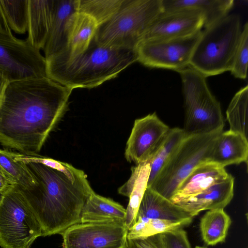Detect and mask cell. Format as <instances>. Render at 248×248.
<instances>
[{
    "instance_id": "6da1fadb",
    "label": "cell",
    "mask_w": 248,
    "mask_h": 248,
    "mask_svg": "<svg viewBox=\"0 0 248 248\" xmlns=\"http://www.w3.org/2000/svg\"><path fill=\"white\" fill-rule=\"evenodd\" d=\"M47 76L10 81L0 106V143L34 155L66 111L72 92Z\"/></svg>"
},
{
    "instance_id": "7a4b0ae2",
    "label": "cell",
    "mask_w": 248,
    "mask_h": 248,
    "mask_svg": "<svg viewBox=\"0 0 248 248\" xmlns=\"http://www.w3.org/2000/svg\"><path fill=\"white\" fill-rule=\"evenodd\" d=\"M27 165L39 183L27 200L42 230L43 236L62 234L80 223L83 208L94 192L85 172L72 165L38 154L14 153Z\"/></svg>"
},
{
    "instance_id": "3957f363",
    "label": "cell",
    "mask_w": 248,
    "mask_h": 248,
    "mask_svg": "<svg viewBox=\"0 0 248 248\" xmlns=\"http://www.w3.org/2000/svg\"><path fill=\"white\" fill-rule=\"evenodd\" d=\"M137 61L136 49L102 46L93 38L79 54L65 51L46 60V72L49 78L72 90L92 88L115 78Z\"/></svg>"
},
{
    "instance_id": "277c9868",
    "label": "cell",
    "mask_w": 248,
    "mask_h": 248,
    "mask_svg": "<svg viewBox=\"0 0 248 248\" xmlns=\"http://www.w3.org/2000/svg\"><path fill=\"white\" fill-rule=\"evenodd\" d=\"M242 31L240 17L235 14H228L205 28L189 66L206 78L230 71Z\"/></svg>"
},
{
    "instance_id": "5b68a950",
    "label": "cell",
    "mask_w": 248,
    "mask_h": 248,
    "mask_svg": "<svg viewBox=\"0 0 248 248\" xmlns=\"http://www.w3.org/2000/svg\"><path fill=\"white\" fill-rule=\"evenodd\" d=\"M162 12V0H125L94 37L100 45L136 49L155 19Z\"/></svg>"
},
{
    "instance_id": "8992f818",
    "label": "cell",
    "mask_w": 248,
    "mask_h": 248,
    "mask_svg": "<svg viewBox=\"0 0 248 248\" xmlns=\"http://www.w3.org/2000/svg\"><path fill=\"white\" fill-rule=\"evenodd\" d=\"M182 83L186 136L223 130L224 119L220 104L210 91L206 78L190 66L177 72Z\"/></svg>"
},
{
    "instance_id": "52a82bcc",
    "label": "cell",
    "mask_w": 248,
    "mask_h": 248,
    "mask_svg": "<svg viewBox=\"0 0 248 248\" xmlns=\"http://www.w3.org/2000/svg\"><path fill=\"white\" fill-rule=\"evenodd\" d=\"M222 131L219 130L186 136L148 187L170 200L184 179L196 167L208 162L215 143Z\"/></svg>"
},
{
    "instance_id": "ba28073f",
    "label": "cell",
    "mask_w": 248,
    "mask_h": 248,
    "mask_svg": "<svg viewBox=\"0 0 248 248\" xmlns=\"http://www.w3.org/2000/svg\"><path fill=\"white\" fill-rule=\"evenodd\" d=\"M42 228L24 192L16 185L0 198V247L30 248Z\"/></svg>"
},
{
    "instance_id": "9c48e42d",
    "label": "cell",
    "mask_w": 248,
    "mask_h": 248,
    "mask_svg": "<svg viewBox=\"0 0 248 248\" xmlns=\"http://www.w3.org/2000/svg\"><path fill=\"white\" fill-rule=\"evenodd\" d=\"M0 71L10 81L47 76L46 60L28 41L0 30Z\"/></svg>"
},
{
    "instance_id": "30bf717a",
    "label": "cell",
    "mask_w": 248,
    "mask_h": 248,
    "mask_svg": "<svg viewBox=\"0 0 248 248\" xmlns=\"http://www.w3.org/2000/svg\"><path fill=\"white\" fill-rule=\"evenodd\" d=\"M202 32V30L184 37L142 41L136 48L137 61L148 67L178 72L189 66Z\"/></svg>"
},
{
    "instance_id": "8fae6325",
    "label": "cell",
    "mask_w": 248,
    "mask_h": 248,
    "mask_svg": "<svg viewBox=\"0 0 248 248\" xmlns=\"http://www.w3.org/2000/svg\"><path fill=\"white\" fill-rule=\"evenodd\" d=\"M124 223H78L61 234L63 248H126Z\"/></svg>"
},
{
    "instance_id": "7c38bea8",
    "label": "cell",
    "mask_w": 248,
    "mask_h": 248,
    "mask_svg": "<svg viewBox=\"0 0 248 248\" xmlns=\"http://www.w3.org/2000/svg\"><path fill=\"white\" fill-rule=\"evenodd\" d=\"M170 129L155 112L136 119L126 145L127 161L136 165L148 162Z\"/></svg>"
},
{
    "instance_id": "4fadbf2b",
    "label": "cell",
    "mask_w": 248,
    "mask_h": 248,
    "mask_svg": "<svg viewBox=\"0 0 248 248\" xmlns=\"http://www.w3.org/2000/svg\"><path fill=\"white\" fill-rule=\"evenodd\" d=\"M204 24L203 15L196 11L162 12L153 22L141 42L188 36L202 31Z\"/></svg>"
},
{
    "instance_id": "5bb4252c",
    "label": "cell",
    "mask_w": 248,
    "mask_h": 248,
    "mask_svg": "<svg viewBox=\"0 0 248 248\" xmlns=\"http://www.w3.org/2000/svg\"><path fill=\"white\" fill-rule=\"evenodd\" d=\"M231 175L225 168L215 163L210 162L202 163L180 183L170 201L175 204L227 179Z\"/></svg>"
},
{
    "instance_id": "9a60e30c",
    "label": "cell",
    "mask_w": 248,
    "mask_h": 248,
    "mask_svg": "<svg viewBox=\"0 0 248 248\" xmlns=\"http://www.w3.org/2000/svg\"><path fill=\"white\" fill-rule=\"evenodd\" d=\"M234 177L217 183L199 194L175 203L194 217L201 212L224 209L231 202L234 195Z\"/></svg>"
},
{
    "instance_id": "2e32d148",
    "label": "cell",
    "mask_w": 248,
    "mask_h": 248,
    "mask_svg": "<svg viewBox=\"0 0 248 248\" xmlns=\"http://www.w3.org/2000/svg\"><path fill=\"white\" fill-rule=\"evenodd\" d=\"M56 0H29L28 42L44 49L53 20Z\"/></svg>"
},
{
    "instance_id": "e0dca14e",
    "label": "cell",
    "mask_w": 248,
    "mask_h": 248,
    "mask_svg": "<svg viewBox=\"0 0 248 248\" xmlns=\"http://www.w3.org/2000/svg\"><path fill=\"white\" fill-rule=\"evenodd\" d=\"M248 141L243 135L229 130L218 137L208 162L220 167L248 163Z\"/></svg>"
},
{
    "instance_id": "ac0fdd59",
    "label": "cell",
    "mask_w": 248,
    "mask_h": 248,
    "mask_svg": "<svg viewBox=\"0 0 248 248\" xmlns=\"http://www.w3.org/2000/svg\"><path fill=\"white\" fill-rule=\"evenodd\" d=\"M139 218L192 222L193 217L178 205L147 187L135 219Z\"/></svg>"
},
{
    "instance_id": "d6986e66",
    "label": "cell",
    "mask_w": 248,
    "mask_h": 248,
    "mask_svg": "<svg viewBox=\"0 0 248 248\" xmlns=\"http://www.w3.org/2000/svg\"><path fill=\"white\" fill-rule=\"evenodd\" d=\"M76 11V0H56L51 27L43 49L46 60L67 50V23Z\"/></svg>"
},
{
    "instance_id": "ffe728a7",
    "label": "cell",
    "mask_w": 248,
    "mask_h": 248,
    "mask_svg": "<svg viewBox=\"0 0 248 248\" xmlns=\"http://www.w3.org/2000/svg\"><path fill=\"white\" fill-rule=\"evenodd\" d=\"M234 2L233 0H162V12L198 11L203 15L206 28L228 15Z\"/></svg>"
},
{
    "instance_id": "44dd1931",
    "label": "cell",
    "mask_w": 248,
    "mask_h": 248,
    "mask_svg": "<svg viewBox=\"0 0 248 248\" xmlns=\"http://www.w3.org/2000/svg\"><path fill=\"white\" fill-rule=\"evenodd\" d=\"M128 180L118 189L119 194L129 198L126 208L125 226L127 230L133 225L140 204L147 187L150 165L149 162L137 165L131 168Z\"/></svg>"
},
{
    "instance_id": "7402d4cb",
    "label": "cell",
    "mask_w": 248,
    "mask_h": 248,
    "mask_svg": "<svg viewBox=\"0 0 248 248\" xmlns=\"http://www.w3.org/2000/svg\"><path fill=\"white\" fill-rule=\"evenodd\" d=\"M99 26L91 16L76 11L70 17L66 26L67 50L71 55L85 51L94 38Z\"/></svg>"
},
{
    "instance_id": "603a6c76",
    "label": "cell",
    "mask_w": 248,
    "mask_h": 248,
    "mask_svg": "<svg viewBox=\"0 0 248 248\" xmlns=\"http://www.w3.org/2000/svg\"><path fill=\"white\" fill-rule=\"evenodd\" d=\"M125 213L120 203L94 192L83 208L80 223H124Z\"/></svg>"
},
{
    "instance_id": "cb8c5ba5",
    "label": "cell",
    "mask_w": 248,
    "mask_h": 248,
    "mask_svg": "<svg viewBox=\"0 0 248 248\" xmlns=\"http://www.w3.org/2000/svg\"><path fill=\"white\" fill-rule=\"evenodd\" d=\"M232 220L224 209L208 210L200 223L202 237L207 246H215L224 242Z\"/></svg>"
},
{
    "instance_id": "d4e9b609",
    "label": "cell",
    "mask_w": 248,
    "mask_h": 248,
    "mask_svg": "<svg viewBox=\"0 0 248 248\" xmlns=\"http://www.w3.org/2000/svg\"><path fill=\"white\" fill-rule=\"evenodd\" d=\"M0 166L26 194L37 190L36 176L26 164L14 159L12 152L0 149Z\"/></svg>"
},
{
    "instance_id": "484cf974",
    "label": "cell",
    "mask_w": 248,
    "mask_h": 248,
    "mask_svg": "<svg viewBox=\"0 0 248 248\" xmlns=\"http://www.w3.org/2000/svg\"><path fill=\"white\" fill-rule=\"evenodd\" d=\"M186 136L183 129L170 128L150 158V171L147 183L149 187L156 178L170 156Z\"/></svg>"
},
{
    "instance_id": "4316f807",
    "label": "cell",
    "mask_w": 248,
    "mask_h": 248,
    "mask_svg": "<svg viewBox=\"0 0 248 248\" xmlns=\"http://www.w3.org/2000/svg\"><path fill=\"white\" fill-rule=\"evenodd\" d=\"M248 86L240 89L233 96L226 110L229 130L248 139Z\"/></svg>"
},
{
    "instance_id": "83f0119b",
    "label": "cell",
    "mask_w": 248,
    "mask_h": 248,
    "mask_svg": "<svg viewBox=\"0 0 248 248\" xmlns=\"http://www.w3.org/2000/svg\"><path fill=\"white\" fill-rule=\"evenodd\" d=\"M190 221H171L160 219L136 218L133 225L127 230V239L148 237L161 233L183 228Z\"/></svg>"
},
{
    "instance_id": "f1b7e54d",
    "label": "cell",
    "mask_w": 248,
    "mask_h": 248,
    "mask_svg": "<svg viewBox=\"0 0 248 248\" xmlns=\"http://www.w3.org/2000/svg\"><path fill=\"white\" fill-rule=\"evenodd\" d=\"M125 0H76V11L91 16L99 27L108 21Z\"/></svg>"
},
{
    "instance_id": "f546056e",
    "label": "cell",
    "mask_w": 248,
    "mask_h": 248,
    "mask_svg": "<svg viewBox=\"0 0 248 248\" xmlns=\"http://www.w3.org/2000/svg\"><path fill=\"white\" fill-rule=\"evenodd\" d=\"M29 0H0V7L11 29L17 33L28 31Z\"/></svg>"
},
{
    "instance_id": "4dcf8cb0",
    "label": "cell",
    "mask_w": 248,
    "mask_h": 248,
    "mask_svg": "<svg viewBox=\"0 0 248 248\" xmlns=\"http://www.w3.org/2000/svg\"><path fill=\"white\" fill-rule=\"evenodd\" d=\"M248 61V23L247 22L242 31L235 52L230 72L235 78L245 79L247 76Z\"/></svg>"
},
{
    "instance_id": "1f68e13d",
    "label": "cell",
    "mask_w": 248,
    "mask_h": 248,
    "mask_svg": "<svg viewBox=\"0 0 248 248\" xmlns=\"http://www.w3.org/2000/svg\"><path fill=\"white\" fill-rule=\"evenodd\" d=\"M157 237L162 248H192L183 228L158 234Z\"/></svg>"
},
{
    "instance_id": "d6a6232c",
    "label": "cell",
    "mask_w": 248,
    "mask_h": 248,
    "mask_svg": "<svg viewBox=\"0 0 248 248\" xmlns=\"http://www.w3.org/2000/svg\"><path fill=\"white\" fill-rule=\"evenodd\" d=\"M126 248H162L157 234L146 238L127 239Z\"/></svg>"
},
{
    "instance_id": "836d02e7",
    "label": "cell",
    "mask_w": 248,
    "mask_h": 248,
    "mask_svg": "<svg viewBox=\"0 0 248 248\" xmlns=\"http://www.w3.org/2000/svg\"><path fill=\"white\" fill-rule=\"evenodd\" d=\"M16 185L12 178L0 166V198Z\"/></svg>"
},
{
    "instance_id": "e575fe53",
    "label": "cell",
    "mask_w": 248,
    "mask_h": 248,
    "mask_svg": "<svg viewBox=\"0 0 248 248\" xmlns=\"http://www.w3.org/2000/svg\"><path fill=\"white\" fill-rule=\"evenodd\" d=\"M10 82V81L0 71V106L6 90V88Z\"/></svg>"
},
{
    "instance_id": "d590c367",
    "label": "cell",
    "mask_w": 248,
    "mask_h": 248,
    "mask_svg": "<svg viewBox=\"0 0 248 248\" xmlns=\"http://www.w3.org/2000/svg\"><path fill=\"white\" fill-rule=\"evenodd\" d=\"M0 30L7 31L11 32V30L10 29L7 22L5 19L4 16L0 7Z\"/></svg>"
},
{
    "instance_id": "8d00e7d4",
    "label": "cell",
    "mask_w": 248,
    "mask_h": 248,
    "mask_svg": "<svg viewBox=\"0 0 248 248\" xmlns=\"http://www.w3.org/2000/svg\"><path fill=\"white\" fill-rule=\"evenodd\" d=\"M194 248H207L205 247H202V246H196Z\"/></svg>"
}]
</instances>
